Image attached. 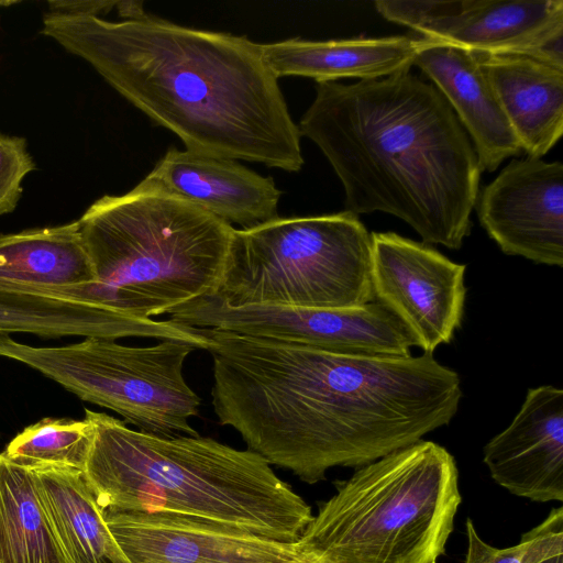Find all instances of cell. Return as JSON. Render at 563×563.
<instances>
[{"instance_id":"obj_6","label":"cell","mask_w":563,"mask_h":563,"mask_svg":"<svg viewBox=\"0 0 563 563\" xmlns=\"http://www.w3.org/2000/svg\"><path fill=\"white\" fill-rule=\"evenodd\" d=\"M299 547L322 563H438L462 501L442 445L420 440L335 483Z\"/></svg>"},{"instance_id":"obj_10","label":"cell","mask_w":563,"mask_h":563,"mask_svg":"<svg viewBox=\"0 0 563 563\" xmlns=\"http://www.w3.org/2000/svg\"><path fill=\"white\" fill-rule=\"evenodd\" d=\"M377 12L424 40L563 66L562 0H379Z\"/></svg>"},{"instance_id":"obj_3","label":"cell","mask_w":563,"mask_h":563,"mask_svg":"<svg viewBox=\"0 0 563 563\" xmlns=\"http://www.w3.org/2000/svg\"><path fill=\"white\" fill-rule=\"evenodd\" d=\"M298 129L341 180L344 211L389 213L424 244L461 249L482 170L468 135L433 85L410 71L317 82Z\"/></svg>"},{"instance_id":"obj_15","label":"cell","mask_w":563,"mask_h":563,"mask_svg":"<svg viewBox=\"0 0 563 563\" xmlns=\"http://www.w3.org/2000/svg\"><path fill=\"white\" fill-rule=\"evenodd\" d=\"M492 478L532 501H563V390L530 388L511 423L483 449Z\"/></svg>"},{"instance_id":"obj_24","label":"cell","mask_w":563,"mask_h":563,"mask_svg":"<svg viewBox=\"0 0 563 563\" xmlns=\"http://www.w3.org/2000/svg\"><path fill=\"white\" fill-rule=\"evenodd\" d=\"M466 534L465 563H541L563 554V507L553 508L541 523L521 536L519 543L508 548L486 543L471 518L466 520Z\"/></svg>"},{"instance_id":"obj_18","label":"cell","mask_w":563,"mask_h":563,"mask_svg":"<svg viewBox=\"0 0 563 563\" xmlns=\"http://www.w3.org/2000/svg\"><path fill=\"white\" fill-rule=\"evenodd\" d=\"M24 332L41 338L144 336L188 341V327L170 320H141L104 306L54 294L0 284V333Z\"/></svg>"},{"instance_id":"obj_27","label":"cell","mask_w":563,"mask_h":563,"mask_svg":"<svg viewBox=\"0 0 563 563\" xmlns=\"http://www.w3.org/2000/svg\"><path fill=\"white\" fill-rule=\"evenodd\" d=\"M115 7L119 15L123 18L124 21H135L147 16L143 8V1H117Z\"/></svg>"},{"instance_id":"obj_14","label":"cell","mask_w":563,"mask_h":563,"mask_svg":"<svg viewBox=\"0 0 563 563\" xmlns=\"http://www.w3.org/2000/svg\"><path fill=\"white\" fill-rule=\"evenodd\" d=\"M133 189L180 199L242 229L276 219L282 196L272 177L236 161L175 147Z\"/></svg>"},{"instance_id":"obj_20","label":"cell","mask_w":563,"mask_h":563,"mask_svg":"<svg viewBox=\"0 0 563 563\" xmlns=\"http://www.w3.org/2000/svg\"><path fill=\"white\" fill-rule=\"evenodd\" d=\"M93 282L77 220L0 234V284L69 297Z\"/></svg>"},{"instance_id":"obj_26","label":"cell","mask_w":563,"mask_h":563,"mask_svg":"<svg viewBox=\"0 0 563 563\" xmlns=\"http://www.w3.org/2000/svg\"><path fill=\"white\" fill-rule=\"evenodd\" d=\"M117 1L106 0H51L48 12L67 15L99 16L111 11Z\"/></svg>"},{"instance_id":"obj_4","label":"cell","mask_w":563,"mask_h":563,"mask_svg":"<svg viewBox=\"0 0 563 563\" xmlns=\"http://www.w3.org/2000/svg\"><path fill=\"white\" fill-rule=\"evenodd\" d=\"M93 439L85 468L101 510L166 514L297 542L310 506L260 454L205 437H158L85 410Z\"/></svg>"},{"instance_id":"obj_13","label":"cell","mask_w":563,"mask_h":563,"mask_svg":"<svg viewBox=\"0 0 563 563\" xmlns=\"http://www.w3.org/2000/svg\"><path fill=\"white\" fill-rule=\"evenodd\" d=\"M487 234L507 255L563 266V164L512 159L476 199Z\"/></svg>"},{"instance_id":"obj_16","label":"cell","mask_w":563,"mask_h":563,"mask_svg":"<svg viewBox=\"0 0 563 563\" xmlns=\"http://www.w3.org/2000/svg\"><path fill=\"white\" fill-rule=\"evenodd\" d=\"M418 66L468 133L481 170L494 172L522 152L496 95L471 51L420 38Z\"/></svg>"},{"instance_id":"obj_23","label":"cell","mask_w":563,"mask_h":563,"mask_svg":"<svg viewBox=\"0 0 563 563\" xmlns=\"http://www.w3.org/2000/svg\"><path fill=\"white\" fill-rule=\"evenodd\" d=\"M92 439L93 428L86 418L46 417L18 433L0 456L30 471L70 468L85 472Z\"/></svg>"},{"instance_id":"obj_1","label":"cell","mask_w":563,"mask_h":563,"mask_svg":"<svg viewBox=\"0 0 563 563\" xmlns=\"http://www.w3.org/2000/svg\"><path fill=\"white\" fill-rule=\"evenodd\" d=\"M212 407L249 450L316 484L448 426L462 398L457 372L433 354L365 356L205 329Z\"/></svg>"},{"instance_id":"obj_17","label":"cell","mask_w":563,"mask_h":563,"mask_svg":"<svg viewBox=\"0 0 563 563\" xmlns=\"http://www.w3.org/2000/svg\"><path fill=\"white\" fill-rule=\"evenodd\" d=\"M472 53L521 150L541 158L563 133V66L530 55Z\"/></svg>"},{"instance_id":"obj_5","label":"cell","mask_w":563,"mask_h":563,"mask_svg":"<svg viewBox=\"0 0 563 563\" xmlns=\"http://www.w3.org/2000/svg\"><path fill=\"white\" fill-rule=\"evenodd\" d=\"M93 284L69 296L141 320L212 295L234 228L191 203L132 189L77 220Z\"/></svg>"},{"instance_id":"obj_21","label":"cell","mask_w":563,"mask_h":563,"mask_svg":"<svg viewBox=\"0 0 563 563\" xmlns=\"http://www.w3.org/2000/svg\"><path fill=\"white\" fill-rule=\"evenodd\" d=\"M32 472L69 563H130L110 532L84 472L70 468Z\"/></svg>"},{"instance_id":"obj_25","label":"cell","mask_w":563,"mask_h":563,"mask_svg":"<svg viewBox=\"0 0 563 563\" xmlns=\"http://www.w3.org/2000/svg\"><path fill=\"white\" fill-rule=\"evenodd\" d=\"M35 168L24 137L0 134V217L16 208L22 181Z\"/></svg>"},{"instance_id":"obj_12","label":"cell","mask_w":563,"mask_h":563,"mask_svg":"<svg viewBox=\"0 0 563 563\" xmlns=\"http://www.w3.org/2000/svg\"><path fill=\"white\" fill-rule=\"evenodd\" d=\"M130 563H322L298 542L166 514L102 510Z\"/></svg>"},{"instance_id":"obj_22","label":"cell","mask_w":563,"mask_h":563,"mask_svg":"<svg viewBox=\"0 0 563 563\" xmlns=\"http://www.w3.org/2000/svg\"><path fill=\"white\" fill-rule=\"evenodd\" d=\"M0 563H69L32 471L0 456Z\"/></svg>"},{"instance_id":"obj_9","label":"cell","mask_w":563,"mask_h":563,"mask_svg":"<svg viewBox=\"0 0 563 563\" xmlns=\"http://www.w3.org/2000/svg\"><path fill=\"white\" fill-rule=\"evenodd\" d=\"M170 321L192 328L296 343L339 354L409 356L416 342L402 323L377 301L357 308L284 306L229 307L210 296L172 309Z\"/></svg>"},{"instance_id":"obj_8","label":"cell","mask_w":563,"mask_h":563,"mask_svg":"<svg viewBox=\"0 0 563 563\" xmlns=\"http://www.w3.org/2000/svg\"><path fill=\"white\" fill-rule=\"evenodd\" d=\"M194 344L165 339L129 346L108 338H85L62 346H33L0 333V356L20 362L84 401L110 409L137 431L197 437L189 419L199 416L200 398L184 377Z\"/></svg>"},{"instance_id":"obj_28","label":"cell","mask_w":563,"mask_h":563,"mask_svg":"<svg viewBox=\"0 0 563 563\" xmlns=\"http://www.w3.org/2000/svg\"><path fill=\"white\" fill-rule=\"evenodd\" d=\"M541 563H563V554L552 556L550 559L544 560Z\"/></svg>"},{"instance_id":"obj_7","label":"cell","mask_w":563,"mask_h":563,"mask_svg":"<svg viewBox=\"0 0 563 563\" xmlns=\"http://www.w3.org/2000/svg\"><path fill=\"white\" fill-rule=\"evenodd\" d=\"M372 236L343 211L280 218L232 232L212 295L229 307L357 308L375 300Z\"/></svg>"},{"instance_id":"obj_19","label":"cell","mask_w":563,"mask_h":563,"mask_svg":"<svg viewBox=\"0 0 563 563\" xmlns=\"http://www.w3.org/2000/svg\"><path fill=\"white\" fill-rule=\"evenodd\" d=\"M419 43L420 38L385 36L329 41L289 38L258 46L265 65L277 79L302 76L324 82L409 71Z\"/></svg>"},{"instance_id":"obj_11","label":"cell","mask_w":563,"mask_h":563,"mask_svg":"<svg viewBox=\"0 0 563 563\" xmlns=\"http://www.w3.org/2000/svg\"><path fill=\"white\" fill-rule=\"evenodd\" d=\"M371 236L375 300L402 323L416 346L433 354L461 327L466 266L394 232H372Z\"/></svg>"},{"instance_id":"obj_2","label":"cell","mask_w":563,"mask_h":563,"mask_svg":"<svg viewBox=\"0 0 563 563\" xmlns=\"http://www.w3.org/2000/svg\"><path fill=\"white\" fill-rule=\"evenodd\" d=\"M42 34L82 58L186 150L303 166L301 134L258 43L147 15L135 21L47 12Z\"/></svg>"}]
</instances>
